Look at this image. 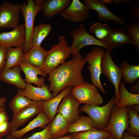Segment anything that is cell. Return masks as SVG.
Returning <instances> with one entry per match:
<instances>
[{"instance_id":"obj_1","label":"cell","mask_w":139,"mask_h":139,"mask_svg":"<svg viewBox=\"0 0 139 139\" xmlns=\"http://www.w3.org/2000/svg\"><path fill=\"white\" fill-rule=\"evenodd\" d=\"M86 63L80 52L72 58L65 62L50 72L48 80L50 82L48 89L54 97L65 88L78 86L85 82L81 73Z\"/></svg>"},{"instance_id":"obj_2","label":"cell","mask_w":139,"mask_h":139,"mask_svg":"<svg viewBox=\"0 0 139 139\" xmlns=\"http://www.w3.org/2000/svg\"><path fill=\"white\" fill-rule=\"evenodd\" d=\"M58 43L53 45L47 51L45 62L42 67L47 75L61 64L65 63L66 59L72 54V51L68 45L66 37L62 36L58 38Z\"/></svg>"},{"instance_id":"obj_3","label":"cell","mask_w":139,"mask_h":139,"mask_svg":"<svg viewBox=\"0 0 139 139\" xmlns=\"http://www.w3.org/2000/svg\"><path fill=\"white\" fill-rule=\"evenodd\" d=\"M45 0H28L27 3L20 4V11L24 20L25 40L23 55L26 54L32 47V36L34 28V21L38 12L42 10Z\"/></svg>"},{"instance_id":"obj_4","label":"cell","mask_w":139,"mask_h":139,"mask_svg":"<svg viewBox=\"0 0 139 139\" xmlns=\"http://www.w3.org/2000/svg\"><path fill=\"white\" fill-rule=\"evenodd\" d=\"M115 99V97H112L107 104L101 107L84 105L79 109L80 113L84 112L89 115L93 121L96 129L104 131L110 121Z\"/></svg>"},{"instance_id":"obj_5","label":"cell","mask_w":139,"mask_h":139,"mask_svg":"<svg viewBox=\"0 0 139 139\" xmlns=\"http://www.w3.org/2000/svg\"><path fill=\"white\" fill-rule=\"evenodd\" d=\"M73 42L70 47L73 56L80 52L83 47L89 45H95L103 47L110 52L114 49L105 42L99 41L90 34L86 30L85 25L81 23L75 29L72 30L70 32Z\"/></svg>"},{"instance_id":"obj_6","label":"cell","mask_w":139,"mask_h":139,"mask_svg":"<svg viewBox=\"0 0 139 139\" xmlns=\"http://www.w3.org/2000/svg\"><path fill=\"white\" fill-rule=\"evenodd\" d=\"M110 52L107 50L104 51L101 60V72L115 87L116 104L120 99L119 89L123 75L120 67L116 66L113 61Z\"/></svg>"},{"instance_id":"obj_7","label":"cell","mask_w":139,"mask_h":139,"mask_svg":"<svg viewBox=\"0 0 139 139\" xmlns=\"http://www.w3.org/2000/svg\"><path fill=\"white\" fill-rule=\"evenodd\" d=\"M129 127V117L127 107L113 106L110 119L104 131L110 132L115 139H122L123 132Z\"/></svg>"},{"instance_id":"obj_8","label":"cell","mask_w":139,"mask_h":139,"mask_svg":"<svg viewBox=\"0 0 139 139\" xmlns=\"http://www.w3.org/2000/svg\"><path fill=\"white\" fill-rule=\"evenodd\" d=\"M71 93L80 104L99 106L102 104L103 98L97 87L88 82L72 88Z\"/></svg>"},{"instance_id":"obj_9","label":"cell","mask_w":139,"mask_h":139,"mask_svg":"<svg viewBox=\"0 0 139 139\" xmlns=\"http://www.w3.org/2000/svg\"><path fill=\"white\" fill-rule=\"evenodd\" d=\"M104 51L103 48L94 47L90 52L85 55L84 58L86 63L89 65L87 67L90 73L92 84L98 88L102 94H105L106 91L100 80V75L102 73L101 60Z\"/></svg>"},{"instance_id":"obj_10","label":"cell","mask_w":139,"mask_h":139,"mask_svg":"<svg viewBox=\"0 0 139 139\" xmlns=\"http://www.w3.org/2000/svg\"><path fill=\"white\" fill-rule=\"evenodd\" d=\"M20 4L5 1L0 5V29L17 28L20 20Z\"/></svg>"},{"instance_id":"obj_11","label":"cell","mask_w":139,"mask_h":139,"mask_svg":"<svg viewBox=\"0 0 139 139\" xmlns=\"http://www.w3.org/2000/svg\"><path fill=\"white\" fill-rule=\"evenodd\" d=\"M80 104L71 92L62 99L57 109V113L60 114L70 124H72L80 116L79 108Z\"/></svg>"},{"instance_id":"obj_12","label":"cell","mask_w":139,"mask_h":139,"mask_svg":"<svg viewBox=\"0 0 139 139\" xmlns=\"http://www.w3.org/2000/svg\"><path fill=\"white\" fill-rule=\"evenodd\" d=\"M32 102L17 114L13 115L11 123L13 131L16 130L28 120L43 111L42 100H32Z\"/></svg>"},{"instance_id":"obj_13","label":"cell","mask_w":139,"mask_h":139,"mask_svg":"<svg viewBox=\"0 0 139 139\" xmlns=\"http://www.w3.org/2000/svg\"><path fill=\"white\" fill-rule=\"evenodd\" d=\"M88 7L79 0H72L69 5L60 14L64 19L79 23L85 21L89 15Z\"/></svg>"},{"instance_id":"obj_14","label":"cell","mask_w":139,"mask_h":139,"mask_svg":"<svg viewBox=\"0 0 139 139\" xmlns=\"http://www.w3.org/2000/svg\"><path fill=\"white\" fill-rule=\"evenodd\" d=\"M25 40V29L23 23L19 25L11 31L0 33V45L7 48L24 45Z\"/></svg>"},{"instance_id":"obj_15","label":"cell","mask_w":139,"mask_h":139,"mask_svg":"<svg viewBox=\"0 0 139 139\" xmlns=\"http://www.w3.org/2000/svg\"><path fill=\"white\" fill-rule=\"evenodd\" d=\"M84 4L90 10H93L98 12V19L104 22L110 20L113 21L121 25L125 24V20L114 15L109 10L107 5L101 0H84Z\"/></svg>"},{"instance_id":"obj_16","label":"cell","mask_w":139,"mask_h":139,"mask_svg":"<svg viewBox=\"0 0 139 139\" xmlns=\"http://www.w3.org/2000/svg\"><path fill=\"white\" fill-rule=\"evenodd\" d=\"M26 83L25 88L23 90L18 89L17 92L32 100L46 101L54 97L49 90V86L45 83L40 87H36L31 84Z\"/></svg>"},{"instance_id":"obj_17","label":"cell","mask_w":139,"mask_h":139,"mask_svg":"<svg viewBox=\"0 0 139 139\" xmlns=\"http://www.w3.org/2000/svg\"><path fill=\"white\" fill-rule=\"evenodd\" d=\"M19 65L25 75L24 80L26 83L34 84L37 87H40L44 83V77L46 78L47 75L42 68L36 67L22 62Z\"/></svg>"},{"instance_id":"obj_18","label":"cell","mask_w":139,"mask_h":139,"mask_svg":"<svg viewBox=\"0 0 139 139\" xmlns=\"http://www.w3.org/2000/svg\"><path fill=\"white\" fill-rule=\"evenodd\" d=\"M22 70L19 65L10 69L5 68L0 74V80L10 84L14 85L21 89H24L26 83L21 77Z\"/></svg>"},{"instance_id":"obj_19","label":"cell","mask_w":139,"mask_h":139,"mask_svg":"<svg viewBox=\"0 0 139 139\" xmlns=\"http://www.w3.org/2000/svg\"><path fill=\"white\" fill-rule=\"evenodd\" d=\"M113 49L120 47L124 44L134 45L131 36L124 29L120 28L112 29L109 35L104 42Z\"/></svg>"},{"instance_id":"obj_20","label":"cell","mask_w":139,"mask_h":139,"mask_svg":"<svg viewBox=\"0 0 139 139\" xmlns=\"http://www.w3.org/2000/svg\"><path fill=\"white\" fill-rule=\"evenodd\" d=\"M72 0H45L42 10L46 18L60 14L70 4Z\"/></svg>"},{"instance_id":"obj_21","label":"cell","mask_w":139,"mask_h":139,"mask_svg":"<svg viewBox=\"0 0 139 139\" xmlns=\"http://www.w3.org/2000/svg\"><path fill=\"white\" fill-rule=\"evenodd\" d=\"M47 52L41 46L32 47L26 54L23 55L22 62L36 67L42 68Z\"/></svg>"},{"instance_id":"obj_22","label":"cell","mask_w":139,"mask_h":139,"mask_svg":"<svg viewBox=\"0 0 139 139\" xmlns=\"http://www.w3.org/2000/svg\"><path fill=\"white\" fill-rule=\"evenodd\" d=\"M50 122L46 113L43 111L24 127L20 130L12 131L11 134L16 139L20 138L27 133L35 128L38 127L45 128Z\"/></svg>"},{"instance_id":"obj_23","label":"cell","mask_w":139,"mask_h":139,"mask_svg":"<svg viewBox=\"0 0 139 139\" xmlns=\"http://www.w3.org/2000/svg\"><path fill=\"white\" fill-rule=\"evenodd\" d=\"M72 88L68 87L64 89L57 96L52 99L46 101H42L43 110L51 122L55 116L58 107L63 98L71 92Z\"/></svg>"},{"instance_id":"obj_24","label":"cell","mask_w":139,"mask_h":139,"mask_svg":"<svg viewBox=\"0 0 139 139\" xmlns=\"http://www.w3.org/2000/svg\"><path fill=\"white\" fill-rule=\"evenodd\" d=\"M70 124L60 114L58 113L50 123L49 132L53 139L64 136L68 133Z\"/></svg>"},{"instance_id":"obj_25","label":"cell","mask_w":139,"mask_h":139,"mask_svg":"<svg viewBox=\"0 0 139 139\" xmlns=\"http://www.w3.org/2000/svg\"><path fill=\"white\" fill-rule=\"evenodd\" d=\"M119 93L120 100L115 104L118 108H122L132 105L139 104V94H133L129 92L125 86L123 81L121 82L119 85Z\"/></svg>"},{"instance_id":"obj_26","label":"cell","mask_w":139,"mask_h":139,"mask_svg":"<svg viewBox=\"0 0 139 139\" xmlns=\"http://www.w3.org/2000/svg\"><path fill=\"white\" fill-rule=\"evenodd\" d=\"M24 50V45L7 48L5 68L10 69L19 65L22 62Z\"/></svg>"},{"instance_id":"obj_27","label":"cell","mask_w":139,"mask_h":139,"mask_svg":"<svg viewBox=\"0 0 139 139\" xmlns=\"http://www.w3.org/2000/svg\"><path fill=\"white\" fill-rule=\"evenodd\" d=\"M124 83L132 84L139 78V65H131L128 61H124L120 67Z\"/></svg>"},{"instance_id":"obj_28","label":"cell","mask_w":139,"mask_h":139,"mask_svg":"<svg viewBox=\"0 0 139 139\" xmlns=\"http://www.w3.org/2000/svg\"><path fill=\"white\" fill-rule=\"evenodd\" d=\"M52 25L49 23L43 24L34 28L32 36V47H40L44 40L51 30Z\"/></svg>"},{"instance_id":"obj_29","label":"cell","mask_w":139,"mask_h":139,"mask_svg":"<svg viewBox=\"0 0 139 139\" xmlns=\"http://www.w3.org/2000/svg\"><path fill=\"white\" fill-rule=\"evenodd\" d=\"M95 128V123L89 116H80L73 123L70 125L68 133L80 132Z\"/></svg>"},{"instance_id":"obj_30","label":"cell","mask_w":139,"mask_h":139,"mask_svg":"<svg viewBox=\"0 0 139 139\" xmlns=\"http://www.w3.org/2000/svg\"><path fill=\"white\" fill-rule=\"evenodd\" d=\"M72 139H103L110 136L109 132L92 128L88 130L71 133Z\"/></svg>"},{"instance_id":"obj_31","label":"cell","mask_w":139,"mask_h":139,"mask_svg":"<svg viewBox=\"0 0 139 139\" xmlns=\"http://www.w3.org/2000/svg\"><path fill=\"white\" fill-rule=\"evenodd\" d=\"M112 29L108 24L97 22L92 24L90 28L89 31L95 35L96 39L105 42Z\"/></svg>"},{"instance_id":"obj_32","label":"cell","mask_w":139,"mask_h":139,"mask_svg":"<svg viewBox=\"0 0 139 139\" xmlns=\"http://www.w3.org/2000/svg\"><path fill=\"white\" fill-rule=\"evenodd\" d=\"M32 101L31 99L17 92L9 102L10 108L13 112V115L18 114L30 105Z\"/></svg>"},{"instance_id":"obj_33","label":"cell","mask_w":139,"mask_h":139,"mask_svg":"<svg viewBox=\"0 0 139 139\" xmlns=\"http://www.w3.org/2000/svg\"><path fill=\"white\" fill-rule=\"evenodd\" d=\"M129 117V127L126 132L134 136H139V114L130 106H127Z\"/></svg>"},{"instance_id":"obj_34","label":"cell","mask_w":139,"mask_h":139,"mask_svg":"<svg viewBox=\"0 0 139 139\" xmlns=\"http://www.w3.org/2000/svg\"><path fill=\"white\" fill-rule=\"evenodd\" d=\"M126 28L131 38L137 51H139V22L135 21L133 24L128 23Z\"/></svg>"},{"instance_id":"obj_35","label":"cell","mask_w":139,"mask_h":139,"mask_svg":"<svg viewBox=\"0 0 139 139\" xmlns=\"http://www.w3.org/2000/svg\"><path fill=\"white\" fill-rule=\"evenodd\" d=\"M49 126L50 123L41 131L36 132L28 137L19 139H53L50 134Z\"/></svg>"},{"instance_id":"obj_36","label":"cell","mask_w":139,"mask_h":139,"mask_svg":"<svg viewBox=\"0 0 139 139\" xmlns=\"http://www.w3.org/2000/svg\"><path fill=\"white\" fill-rule=\"evenodd\" d=\"M11 122L5 121L0 123V139L11 134L12 131Z\"/></svg>"},{"instance_id":"obj_37","label":"cell","mask_w":139,"mask_h":139,"mask_svg":"<svg viewBox=\"0 0 139 139\" xmlns=\"http://www.w3.org/2000/svg\"><path fill=\"white\" fill-rule=\"evenodd\" d=\"M7 49L0 45V74L5 68Z\"/></svg>"},{"instance_id":"obj_38","label":"cell","mask_w":139,"mask_h":139,"mask_svg":"<svg viewBox=\"0 0 139 139\" xmlns=\"http://www.w3.org/2000/svg\"><path fill=\"white\" fill-rule=\"evenodd\" d=\"M130 14L131 16L134 20H139V3L138 1L131 7Z\"/></svg>"},{"instance_id":"obj_39","label":"cell","mask_w":139,"mask_h":139,"mask_svg":"<svg viewBox=\"0 0 139 139\" xmlns=\"http://www.w3.org/2000/svg\"><path fill=\"white\" fill-rule=\"evenodd\" d=\"M129 89L131 93L139 94V80H138L133 86L130 87Z\"/></svg>"},{"instance_id":"obj_40","label":"cell","mask_w":139,"mask_h":139,"mask_svg":"<svg viewBox=\"0 0 139 139\" xmlns=\"http://www.w3.org/2000/svg\"><path fill=\"white\" fill-rule=\"evenodd\" d=\"M10 119L5 110L0 111V123Z\"/></svg>"},{"instance_id":"obj_41","label":"cell","mask_w":139,"mask_h":139,"mask_svg":"<svg viewBox=\"0 0 139 139\" xmlns=\"http://www.w3.org/2000/svg\"><path fill=\"white\" fill-rule=\"evenodd\" d=\"M122 138V139H139V137L131 135L126 131L123 132Z\"/></svg>"},{"instance_id":"obj_42","label":"cell","mask_w":139,"mask_h":139,"mask_svg":"<svg viewBox=\"0 0 139 139\" xmlns=\"http://www.w3.org/2000/svg\"><path fill=\"white\" fill-rule=\"evenodd\" d=\"M7 101V98L5 97L0 98V111L5 110V107L6 105L5 103Z\"/></svg>"},{"instance_id":"obj_43","label":"cell","mask_w":139,"mask_h":139,"mask_svg":"<svg viewBox=\"0 0 139 139\" xmlns=\"http://www.w3.org/2000/svg\"><path fill=\"white\" fill-rule=\"evenodd\" d=\"M134 1V0H113V2L116 5L121 3H131Z\"/></svg>"},{"instance_id":"obj_44","label":"cell","mask_w":139,"mask_h":139,"mask_svg":"<svg viewBox=\"0 0 139 139\" xmlns=\"http://www.w3.org/2000/svg\"><path fill=\"white\" fill-rule=\"evenodd\" d=\"M129 106L134 110L137 112L139 111V104H135Z\"/></svg>"},{"instance_id":"obj_45","label":"cell","mask_w":139,"mask_h":139,"mask_svg":"<svg viewBox=\"0 0 139 139\" xmlns=\"http://www.w3.org/2000/svg\"><path fill=\"white\" fill-rule=\"evenodd\" d=\"M101 1L105 4L109 5L111 4L113 2V0H101Z\"/></svg>"},{"instance_id":"obj_46","label":"cell","mask_w":139,"mask_h":139,"mask_svg":"<svg viewBox=\"0 0 139 139\" xmlns=\"http://www.w3.org/2000/svg\"><path fill=\"white\" fill-rule=\"evenodd\" d=\"M56 139H72L71 135H67L66 136Z\"/></svg>"},{"instance_id":"obj_47","label":"cell","mask_w":139,"mask_h":139,"mask_svg":"<svg viewBox=\"0 0 139 139\" xmlns=\"http://www.w3.org/2000/svg\"><path fill=\"white\" fill-rule=\"evenodd\" d=\"M6 139H17L13 136L11 134H10L7 136Z\"/></svg>"},{"instance_id":"obj_48","label":"cell","mask_w":139,"mask_h":139,"mask_svg":"<svg viewBox=\"0 0 139 139\" xmlns=\"http://www.w3.org/2000/svg\"><path fill=\"white\" fill-rule=\"evenodd\" d=\"M103 139H115V137L112 135L106 137Z\"/></svg>"}]
</instances>
